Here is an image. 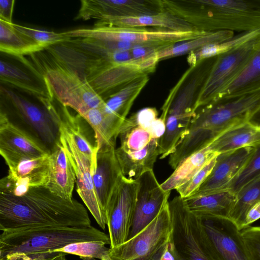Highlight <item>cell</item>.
I'll list each match as a JSON object with an SVG mask.
<instances>
[{"label": "cell", "mask_w": 260, "mask_h": 260, "mask_svg": "<svg viewBox=\"0 0 260 260\" xmlns=\"http://www.w3.org/2000/svg\"><path fill=\"white\" fill-rule=\"evenodd\" d=\"M49 155L21 161L9 169L8 177L16 184L27 187L45 186L48 178Z\"/></svg>", "instance_id": "31"}, {"label": "cell", "mask_w": 260, "mask_h": 260, "mask_svg": "<svg viewBox=\"0 0 260 260\" xmlns=\"http://www.w3.org/2000/svg\"><path fill=\"white\" fill-rule=\"evenodd\" d=\"M14 0H0V19L9 23L12 22Z\"/></svg>", "instance_id": "46"}, {"label": "cell", "mask_w": 260, "mask_h": 260, "mask_svg": "<svg viewBox=\"0 0 260 260\" xmlns=\"http://www.w3.org/2000/svg\"><path fill=\"white\" fill-rule=\"evenodd\" d=\"M138 183L123 175L119 179L106 210L110 248L119 246L128 239L132 229Z\"/></svg>", "instance_id": "11"}, {"label": "cell", "mask_w": 260, "mask_h": 260, "mask_svg": "<svg viewBox=\"0 0 260 260\" xmlns=\"http://www.w3.org/2000/svg\"><path fill=\"white\" fill-rule=\"evenodd\" d=\"M13 25L19 31L27 36L45 49L53 45L66 42L71 39L63 32L41 30L22 26L15 23Z\"/></svg>", "instance_id": "38"}, {"label": "cell", "mask_w": 260, "mask_h": 260, "mask_svg": "<svg viewBox=\"0 0 260 260\" xmlns=\"http://www.w3.org/2000/svg\"><path fill=\"white\" fill-rule=\"evenodd\" d=\"M1 102L9 106L51 151L59 141V126L48 109L23 94L1 85Z\"/></svg>", "instance_id": "10"}, {"label": "cell", "mask_w": 260, "mask_h": 260, "mask_svg": "<svg viewBox=\"0 0 260 260\" xmlns=\"http://www.w3.org/2000/svg\"><path fill=\"white\" fill-rule=\"evenodd\" d=\"M94 25H108L125 27L151 26L177 31H190L196 29L183 19L165 11L151 15L108 17L98 21Z\"/></svg>", "instance_id": "24"}, {"label": "cell", "mask_w": 260, "mask_h": 260, "mask_svg": "<svg viewBox=\"0 0 260 260\" xmlns=\"http://www.w3.org/2000/svg\"><path fill=\"white\" fill-rule=\"evenodd\" d=\"M260 201V176L251 181L236 193L235 203L229 218L241 231L244 229L246 214L249 210Z\"/></svg>", "instance_id": "33"}, {"label": "cell", "mask_w": 260, "mask_h": 260, "mask_svg": "<svg viewBox=\"0 0 260 260\" xmlns=\"http://www.w3.org/2000/svg\"><path fill=\"white\" fill-rule=\"evenodd\" d=\"M172 232L169 243L173 260H215L202 219L187 208L179 195L169 202Z\"/></svg>", "instance_id": "6"}, {"label": "cell", "mask_w": 260, "mask_h": 260, "mask_svg": "<svg viewBox=\"0 0 260 260\" xmlns=\"http://www.w3.org/2000/svg\"><path fill=\"white\" fill-rule=\"evenodd\" d=\"M260 110V90L220 99L198 108L173 153L182 161L207 147L218 136L250 121Z\"/></svg>", "instance_id": "2"}, {"label": "cell", "mask_w": 260, "mask_h": 260, "mask_svg": "<svg viewBox=\"0 0 260 260\" xmlns=\"http://www.w3.org/2000/svg\"><path fill=\"white\" fill-rule=\"evenodd\" d=\"M161 49L148 45H136L131 50V53L135 60L143 59L155 54Z\"/></svg>", "instance_id": "44"}, {"label": "cell", "mask_w": 260, "mask_h": 260, "mask_svg": "<svg viewBox=\"0 0 260 260\" xmlns=\"http://www.w3.org/2000/svg\"><path fill=\"white\" fill-rule=\"evenodd\" d=\"M241 234L250 260H260V226H248Z\"/></svg>", "instance_id": "40"}, {"label": "cell", "mask_w": 260, "mask_h": 260, "mask_svg": "<svg viewBox=\"0 0 260 260\" xmlns=\"http://www.w3.org/2000/svg\"><path fill=\"white\" fill-rule=\"evenodd\" d=\"M260 144V126L250 121L226 131L208 146L218 154Z\"/></svg>", "instance_id": "26"}, {"label": "cell", "mask_w": 260, "mask_h": 260, "mask_svg": "<svg viewBox=\"0 0 260 260\" xmlns=\"http://www.w3.org/2000/svg\"><path fill=\"white\" fill-rule=\"evenodd\" d=\"M258 90H260V47L239 75L223 90L218 100Z\"/></svg>", "instance_id": "32"}, {"label": "cell", "mask_w": 260, "mask_h": 260, "mask_svg": "<svg viewBox=\"0 0 260 260\" xmlns=\"http://www.w3.org/2000/svg\"><path fill=\"white\" fill-rule=\"evenodd\" d=\"M163 10L199 30L260 29V0L162 1Z\"/></svg>", "instance_id": "3"}, {"label": "cell", "mask_w": 260, "mask_h": 260, "mask_svg": "<svg viewBox=\"0 0 260 260\" xmlns=\"http://www.w3.org/2000/svg\"><path fill=\"white\" fill-rule=\"evenodd\" d=\"M200 218L215 260H250L241 231L231 220L217 216Z\"/></svg>", "instance_id": "13"}, {"label": "cell", "mask_w": 260, "mask_h": 260, "mask_svg": "<svg viewBox=\"0 0 260 260\" xmlns=\"http://www.w3.org/2000/svg\"><path fill=\"white\" fill-rule=\"evenodd\" d=\"M112 64L102 57L84 55L80 71L87 82L100 95L118 87L123 88L140 77L147 75L135 63Z\"/></svg>", "instance_id": "15"}, {"label": "cell", "mask_w": 260, "mask_h": 260, "mask_svg": "<svg viewBox=\"0 0 260 260\" xmlns=\"http://www.w3.org/2000/svg\"><path fill=\"white\" fill-rule=\"evenodd\" d=\"M236 199L235 193L225 190L202 196L188 197L184 200L190 211L199 217L217 216L229 218Z\"/></svg>", "instance_id": "28"}, {"label": "cell", "mask_w": 260, "mask_h": 260, "mask_svg": "<svg viewBox=\"0 0 260 260\" xmlns=\"http://www.w3.org/2000/svg\"><path fill=\"white\" fill-rule=\"evenodd\" d=\"M159 140L152 139L143 149L127 153L119 147L115 154L123 176L136 179L145 172L153 170L157 158L160 155Z\"/></svg>", "instance_id": "25"}, {"label": "cell", "mask_w": 260, "mask_h": 260, "mask_svg": "<svg viewBox=\"0 0 260 260\" xmlns=\"http://www.w3.org/2000/svg\"><path fill=\"white\" fill-rule=\"evenodd\" d=\"M172 232L168 202L148 225L121 245L109 248L101 260H150L170 242Z\"/></svg>", "instance_id": "9"}, {"label": "cell", "mask_w": 260, "mask_h": 260, "mask_svg": "<svg viewBox=\"0 0 260 260\" xmlns=\"http://www.w3.org/2000/svg\"><path fill=\"white\" fill-rule=\"evenodd\" d=\"M0 19V51L17 58L32 55L45 49L13 25Z\"/></svg>", "instance_id": "30"}, {"label": "cell", "mask_w": 260, "mask_h": 260, "mask_svg": "<svg viewBox=\"0 0 260 260\" xmlns=\"http://www.w3.org/2000/svg\"><path fill=\"white\" fill-rule=\"evenodd\" d=\"M219 154L209 146L184 159L160 186L165 191L176 189L192 178L206 164Z\"/></svg>", "instance_id": "29"}, {"label": "cell", "mask_w": 260, "mask_h": 260, "mask_svg": "<svg viewBox=\"0 0 260 260\" xmlns=\"http://www.w3.org/2000/svg\"><path fill=\"white\" fill-rule=\"evenodd\" d=\"M115 146V144H110L98 149L96 166L92 177L96 195L105 214L112 193L123 175Z\"/></svg>", "instance_id": "21"}, {"label": "cell", "mask_w": 260, "mask_h": 260, "mask_svg": "<svg viewBox=\"0 0 260 260\" xmlns=\"http://www.w3.org/2000/svg\"><path fill=\"white\" fill-rule=\"evenodd\" d=\"M59 140L73 166L76 178L77 191L84 204L103 229L107 225L106 214L96 195L93 181L94 170L91 161L77 148L72 138L59 128Z\"/></svg>", "instance_id": "14"}, {"label": "cell", "mask_w": 260, "mask_h": 260, "mask_svg": "<svg viewBox=\"0 0 260 260\" xmlns=\"http://www.w3.org/2000/svg\"><path fill=\"white\" fill-rule=\"evenodd\" d=\"M254 151V147H246L219 154L210 174L189 197L202 196L226 190L230 184L244 168Z\"/></svg>", "instance_id": "19"}, {"label": "cell", "mask_w": 260, "mask_h": 260, "mask_svg": "<svg viewBox=\"0 0 260 260\" xmlns=\"http://www.w3.org/2000/svg\"><path fill=\"white\" fill-rule=\"evenodd\" d=\"M112 64H126L135 60L130 51H119L106 54L100 57Z\"/></svg>", "instance_id": "43"}, {"label": "cell", "mask_w": 260, "mask_h": 260, "mask_svg": "<svg viewBox=\"0 0 260 260\" xmlns=\"http://www.w3.org/2000/svg\"><path fill=\"white\" fill-rule=\"evenodd\" d=\"M169 243L160 248L150 260H161L162 256L167 248Z\"/></svg>", "instance_id": "48"}, {"label": "cell", "mask_w": 260, "mask_h": 260, "mask_svg": "<svg viewBox=\"0 0 260 260\" xmlns=\"http://www.w3.org/2000/svg\"><path fill=\"white\" fill-rule=\"evenodd\" d=\"M252 123L260 126V110L258 111L250 120Z\"/></svg>", "instance_id": "49"}, {"label": "cell", "mask_w": 260, "mask_h": 260, "mask_svg": "<svg viewBox=\"0 0 260 260\" xmlns=\"http://www.w3.org/2000/svg\"><path fill=\"white\" fill-rule=\"evenodd\" d=\"M103 241L76 242L52 251L76 255L82 260H101L109 249Z\"/></svg>", "instance_id": "36"}, {"label": "cell", "mask_w": 260, "mask_h": 260, "mask_svg": "<svg viewBox=\"0 0 260 260\" xmlns=\"http://www.w3.org/2000/svg\"><path fill=\"white\" fill-rule=\"evenodd\" d=\"M1 232L0 258L11 254L46 253L76 242L103 241L110 245L109 235L92 225L26 228Z\"/></svg>", "instance_id": "4"}, {"label": "cell", "mask_w": 260, "mask_h": 260, "mask_svg": "<svg viewBox=\"0 0 260 260\" xmlns=\"http://www.w3.org/2000/svg\"><path fill=\"white\" fill-rule=\"evenodd\" d=\"M260 176V144L254 147V151L246 165L227 188L236 193L246 184Z\"/></svg>", "instance_id": "37"}, {"label": "cell", "mask_w": 260, "mask_h": 260, "mask_svg": "<svg viewBox=\"0 0 260 260\" xmlns=\"http://www.w3.org/2000/svg\"><path fill=\"white\" fill-rule=\"evenodd\" d=\"M91 225L85 207L44 186L27 187L7 176L0 180L1 231L45 226L84 227Z\"/></svg>", "instance_id": "1"}, {"label": "cell", "mask_w": 260, "mask_h": 260, "mask_svg": "<svg viewBox=\"0 0 260 260\" xmlns=\"http://www.w3.org/2000/svg\"><path fill=\"white\" fill-rule=\"evenodd\" d=\"M50 150L33 136L11 122L5 111L0 112V153L9 169L21 161L49 155Z\"/></svg>", "instance_id": "12"}, {"label": "cell", "mask_w": 260, "mask_h": 260, "mask_svg": "<svg viewBox=\"0 0 260 260\" xmlns=\"http://www.w3.org/2000/svg\"><path fill=\"white\" fill-rule=\"evenodd\" d=\"M38 52L33 67L43 76L54 100L70 107L82 116L89 110L103 107L105 102L86 78L56 59Z\"/></svg>", "instance_id": "5"}, {"label": "cell", "mask_w": 260, "mask_h": 260, "mask_svg": "<svg viewBox=\"0 0 260 260\" xmlns=\"http://www.w3.org/2000/svg\"><path fill=\"white\" fill-rule=\"evenodd\" d=\"M197 29L177 31L159 28L125 27L94 25L90 28H77L63 32L71 38H87L100 41H126L138 45L156 46L161 49L209 33Z\"/></svg>", "instance_id": "8"}, {"label": "cell", "mask_w": 260, "mask_h": 260, "mask_svg": "<svg viewBox=\"0 0 260 260\" xmlns=\"http://www.w3.org/2000/svg\"><path fill=\"white\" fill-rule=\"evenodd\" d=\"M148 80L147 75L138 78L105 100L102 109L108 124L114 132L118 134L134 101Z\"/></svg>", "instance_id": "23"}, {"label": "cell", "mask_w": 260, "mask_h": 260, "mask_svg": "<svg viewBox=\"0 0 260 260\" xmlns=\"http://www.w3.org/2000/svg\"><path fill=\"white\" fill-rule=\"evenodd\" d=\"M53 115L59 128L72 138L78 149L91 161L95 172L98 148L84 132L81 126L82 117L78 114H72L68 107L61 105L58 108L55 107Z\"/></svg>", "instance_id": "27"}, {"label": "cell", "mask_w": 260, "mask_h": 260, "mask_svg": "<svg viewBox=\"0 0 260 260\" xmlns=\"http://www.w3.org/2000/svg\"><path fill=\"white\" fill-rule=\"evenodd\" d=\"M136 180L138 183L136 203L128 239L140 232L157 216L169 202L171 192L162 189L153 170L145 172Z\"/></svg>", "instance_id": "17"}, {"label": "cell", "mask_w": 260, "mask_h": 260, "mask_svg": "<svg viewBox=\"0 0 260 260\" xmlns=\"http://www.w3.org/2000/svg\"><path fill=\"white\" fill-rule=\"evenodd\" d=\"M259 47L260 33L216 56L199 90L196 110L217 101Z\"/></svg>", "instance_id": "7"}, {"label": "cell", "mask_w": 260, "mask_h": 260, "mask_svg": "<svg viewBox=\"0 0 260 260\" xmlns=\"http://www.w3.org/2000/svg\"><path fill=\"white\" fill-rule=\"evenodd\" d=\"M49 158L48 178L45 186L61 198L73 199L76 175L73 166L59 140L51 150Z\"/></svg>", "instance_id": "22"}, {"label": "cell", "mask_w": 260, "mask_h": 260, "mask_svg": "<svg viewBox=\"0 0 260 260\" xmlns=\"http://www.w3.org/2000/svg\"><path fill=\"white\" fill-rule=\"evenodd\" d=\"M158 112L155 108H143L131 116L133 121L138 125L148 130L157 118Z\"/></svg>", "instance_id": "41"}, {"label": "cell", "mask_w": 260, "mask_h": 260, "mask_svg": "<svg viewBox=\"0 0 260 260\" xmlns=\"http://www.w3.org/2000/svg\"><path fill=\"white\" fill-rule=\"evenodd\" d=\"M188 86L187 87V93ZM186 90L172 101L168 100L161 117L166 122V132L159 140L160 158L170 156L186 133L196 111L197 96L187 95Z\"/></svg>", "instance_id": "16"}, {"label": "cell", "mask_w": 260, "mask_h": 260, "mask_svg": "<svg viewBox=\"0 0 260 260\" xmlns=\"http://www.w3.org/2000/svg\"><path fill=\"white\" fill-rule=\"evenodd\" d=\"M163 11L161 1L82 0L75 19L151 15Z\"/></svg>", "instance_id": "18"}, {"label": "cell", "mask_w": 260, "mask_h": 260, "mask_svg": "<svg viewBox=\"0 0 260 260\" xmlns=\"http://www.w3.org/2000/svg\"><path fill=\"white\" fill-rule=\"evenodd\" d=\"M19 59L26 65L27 69L1 59V82L20 89L35 96L37 100L47 98L53 100L43 76L24 57Z\"/></svg>", "instance_id": "20"}, {"label": "cell", "mask_w": 260, "mask_h": 260, "mask_svg": "<svg viewBox=\"0 0 260 260\" xmlns=\"http://www.w3.org/2000/svg\"><path fill=\"white\" fill-rule=\"evenodd\" d=\"M260 218V201L254 204L248 211L245 220L244 229Z\"/></svg>", "instance_id": "47"}, {"label": "cell", "mask_w": 260, "mask_h": 260, "mask_svg": "<svg viewBox=\"0 0 260 260\" xmlns=\"http://www.w3.org/2000/svg\"><path fill=\"white\" fill-rule=\"evenodd\" d=\"M166 122L165 119L160 117L155 119L149 128L152 138L160 140L166 132Z\"/></svg>", "instance_id": "45"}, {"label": "cell", "mask_w": 260, "mask_h": 260, "mask_svg": "<svg viewBox=\"0 0 260 260\" xmlns=\"http://www.w3.org/2000/svg\"><path fill=\"white\" fill-rule=\"evenodd\" d=\"M67 254L62 252H57L52 260H67L66 255Z\"/></svg>", "instance_id": "50"}, {"label": "cell", "mask_w": 260, "mask_h": 260, "mask_svg": "<svg viewBox=\"0 0 260 260\" xmlns=\"http://www.w3.org/2000/svg\"><path fill=\"white\" fill-rule=\"evenodd\" d=\"M216 157L210 160L189 181L176 189L182 198L184 199L190 197L199 188L212 171Z\"/></svg>", "instance_id": "39"}, {"label": "cell", "mask_w": 260, "mask_h": 260, "mask_svg": "<svg viewBox=\"0 0 260 260\" xmlns=\"http://www.w3.org/2000/svg\"><path fill=\"white\" fill-rule=\"evenodd\" d=\"M234 36V32L231 31L209 32L197 38L166 47L156 54L159 60L166 59L190 53L209 44L224 42Z\"/></svg>", "instance_id": "34"}, {"label": "cell", "mask_w": 260, "mask_h": 260, "mask_svg": "<svg viewBox=\"0 0 260 260\" xmlns=\"http://www.w3.org/2000/svg\"><path fill=\"white\" fill-rule=\"evenodd\" d=\"M118 137L120 141L119 147L127 153L143 149L153 139L148 130L137 125L131 117L122 123Z\"/></svg>", "instance_id": "35"}, {"label": "cell", "mask_w": 260, "mask_h": 260, "mask_svg": "<svg viewBox=\"0 0 260 260\" xmlns=\"http://www.w3.org/2000/svg\"><path fill=\"white\" fill-rule=\"evenodd\" d=\"M57 253V252L48 251L46 253L30 254H11L0 258V260H52Z\"/></svg>", "instance_id": "42"}]
</instances>
